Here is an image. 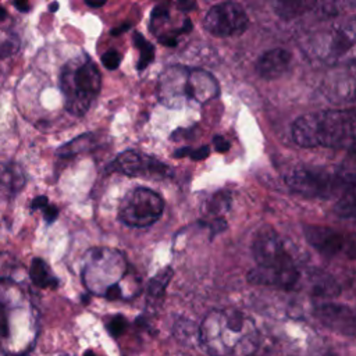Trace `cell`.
<instances>
[{"label": "cell", "instance_id": "603a6c76", "mask_svg": "<svg viewBox=\"0 0 356 356\" xmlns=\"http://www.w3.org/2000/svg\"><path fill=\"white\" fill-rule=\"evenodd\" d=\"M334 211L342 218L355 217V186L348 188L343 193L339 195Z\"/></svg>", "mask_w": 356, "mask_h": 356}, {"label": "cell", "instance_id": "7402d4cb", "mask_svg": "<svg viewBox=\"0 0 356 356\" xmlns=\"http://www.w3.org/2000/svg\"><path fill=\"white\" fill-rule=\"evenodd\" d=\"M132 42H134V46L140 53V58L138 61V70H143V68H146L154 60V47H153V44H150V42H147L138 32L134 33Z\"/></svg>", "mask_w": 356, "mask_h": 356}, {"label": "cell", "instance_id": "4316f807", "mask_svg": "<svg viewBox=\"0 0 356 356\" xmlns=\"http://www.w3.org/2000/svg\"><path fill=\"white\" fill-rule=\"evenodd\" d=\"M121 63V56L117 50H107L106 53H103L102 56V64L107 68V70H115L118 68Z\"/></svg>", "mask_w": 356, "mask_h": 356}, {"label": "cell", "instance_id": "30bf717a", "mask_svg": "<svg viewBox=\"0 0 356 356\" xmlns=\"http://www.w3.org/2000/svg\"><path fill=\"white\" fill-rule=\"evenodd\" d=\"M188 71L189 68L184 65H170L161 72L157 85V96L164 106L178 108L189 100L186 93Z\"/></svg>", "mask_w": 356, "mask_h": 356}, {"label": "cell", "instance_id": "1f68e13d", "mask_svg": "<svg viewBox=\"0 0 356 356\" xmlns=\"http://www.w3.org/2000/svg\"><path fill=\"white\" fill-rule=\"evenodd\" d=\"M47 203H49V199H47L44 195H40V196H36V197L32 200V203H31V209H32V210L43 209Z\"/></svg>", "mask_w": 356, "mask_h": 356}, {"label": "cell", "instance_id": "ffe728a7", "mask_svg": "<svg viewBox=\"0 0 356 356\" xmlns=\"http://www.w3.org/2000/svg\"><path fill=\"white\" fill-rule=\"evenodd\" d=\"M320 0H274L275 13L285 18H295L309 10H312Z\"/></svg>", "mask_w": 356, "mask_h": 356}, {"label": "cell", "instance_id": "6da1fadb", "mask_svg": "<svg viewBox=\"0 0 356 356\" xmlns=\"http://www.w3.org/2000/svg\"><path fill=\"white\" fill-rule=\"evenodd\" d=\"M197 334L209 356H252L259 343L254 321L232 307L209 312Z\"/></svg>", "mask_w": 356, "mask_h": 356}, {"label": "cell", "instance_id": "b9f144b4", "mask_svg": "<svg viewBox=\"0 0 356 356\" xmlns=\"http://www.w3.org/2000/svg\"><path fill=\"white\" fill-rule=\"evenodd\" d=\"M24 356H26V355H24Z\"/></svg>", "mask_w": 356, "mask_h": 356}, {"label": "cell", "instance_id": "5b68a950", "mask_svg": "<svg viewBox=\"0 0 356 356\" xmlns=\"http://www.w3.org/2000/svg\"><path fill=\"white\" fill-rule=\"evenodd\" d=\"M291 191L306 197L331 199L355 186V174L346 170H328L324 167L302 165L285 177Z\"/></svg>", "mask_w": 356, "mask_h": 356}, {"label": "cell", "instance_id": "f1b7e54d", "mask_svg": "<svg viewBox=\"0 0 356 356\" xmlns=\"http://www.w3.org/2000/svg\"><path fill=\"white\" fill-rule=\"evenodd\" d=\"M210 154V147L209 146H202V147H197V149H191V153L188 157H191L192 160H204L207 156Z\"/></svg>", "mask_w": 356, "mask_h": 356}, {"label": "cell", "instance_id": "8fae6325", "mask_svg": "<svg viewBox=\"0 0 356 356\" xmlns=\"http://www.w3.org/2000/svg\"><path fill=\"white\" fill-rule=\"evenodd\" d=\"M314 317L330 330L342 335L355 337L356 334V314L355 310L346 305L325 302L314 307Z\"/></svg>", "mask_w": 356, "mask_h": 356}, {"label": "cell", "instance_id": "d4e9b609", "mask_svg": "<svg viewBox=\"0 0 356 356\" xmlns=\"http://www.w3.org/2000/svg\"><path fill=\"white\" fill-rule=\"evenodd\" d=\"M128 321L124 316L121 314H114V316H108V318L106 320V328L108 331V334L114 338H118L127 328Z\"/></svg>", "mask_w": 356, "mask_h": 356}, {"label": "cell", "instance_id": "484cf974", "mask_svg": "<svg viewBox=\"0 0 356 356\" xmlns=\"http://www.w3.org/2000/svg\"><path fill=\"white\" fill-rule=\"evenodd\" d=\"M15 271V263L7 253H0V280L1 281H11L15 280L14 273Z\"/></svg>", "mask_w": 356, "mask_h": 356}, {"label": "cell", "instance_id": "7c38bea8", "mask_svg": "<svg viewBox=\"0 0 356 356\" xmlns=\"http://www.w3.org/2000/svg\"><path fill=\"white\" fill-rule=\"evenodd\" d=\"M303 232L309 245H312L323 256L332 257L345 248V236L330 227L306 225Z\"/></svg>", "mask_w": 356, "mask_h": 356}, {"label": "cell", "instance_id": "4fadbf2b", "mask_svg": "<svg viewBox=\"0 0 356 356\" xmlns=\"http://www.w3.org/2000/svg\"><path fill=\"white\" fill-rule=\"evenodd\" d=\"M186 93L189 100L203 104L220 95V85L209 71L202 68H191L188 71Z\"/></svg>", "mask_w": 356, "mask_h": 356}, {"label": "cell", "instance_id": "83f0119b", "mask_svg": "<svg viewBox=\"0 0 356 356\" xmlns=\"http://www.w3.org/2000/svg\"><path fill=\"white\" fill-rule=\"evenodd\" d=\"M8 335V317H7V307L6 303L0 300V337Z\"/></svg>", "mask_w": 356, "mask_h": 356}, {"label": "cell", "instance_id": "ab89813d", "mask_svg": "<svg viewBox=\"0 0 356 356\" xmlns=\"http://www.w3.org/2000/svg\"><path fill=\"white\" fill-rule=\"evenodd\" d=\"M6 10L3 7H0V21H4L6 19Z\"/></svg>", "mask_w": 356, "mask_h": 356}, {"label": "cell", "instance_id": "44dd1931", "mask_svg": "<svg viewBox=\"0 0 356 356\" xmlns=\"http://www.w3.org/2000/svg\"><path fill=\"white\" fill-rule=\"evenodd\" d=\"M92 145H93V136L90 134H85V135H81V136L72 139L71 142L65 143L64 146H61L57 150V154L61 157H70L76 153L89 150Z\"/></svg>", "mask_w": 356, "mask_h": 356}, {"label": "cell", "instance_id": "74e56055", "mask_svg": "<svg viewBox=\"0 0 356 356\" xmlns=\"http://www.w3.org/2000/svg\"><path fill=\"white\" fill-rule=\"evenodd\" d=\"M160 40V43H163V44H165V46H175L177 44V39L175 38H160L159 39Z\"/></svg>", "mask_w": 356, "mask_h": 356}, {"label": "cell", "instance_id": "9a60e30c", "mask_svg": "<svg viewBox=\"0 0 356 356\" xmlns=\"http://www.w3.org/2000/svg\"><path fill=\"white\" fill-rule=\"evenodd\" d=\"M306 285H307L310 295L316 296V298L331 299V298L338 296L341 292V288H339L338 282L335 281V278L321 270H312L307 274Z\"/></svg>", "mask_w": 356, "mask_h": 356}, {"label": "cell", "instance_id": "5bb4252c", "mask_svg": "<svg viewBox=\"0 0 356 356\" xmlns=\"http://www.w3.org/2000/svg\"><path fill=\"white\" fill-rule=\"evenodd\" d=\"M291 53L285 49L275 47L264 51L256 61V72L263 79L280 78L289 67Z\"/></svg>", "mask_w": 356, "mask_h": 356}, {"label": "cell", "instance_id": "836d02e7", "mask_svg": "<svg viewBox=\"0 0 356 356\" xmlns=\"http://www.w3.org/2000/svg\"><path fill=\"white\" fill-rule=\"evenodd\" d=\"M14 6L22 11V13H26L29 10V4H28V0H14Z\"/></svg>", "mask_w": 356, "mask_h": 356}, {"label": "cell", "instance_id": "4dcf8cb0", "mask_svg": "<svg viewBox=\"0 0 356 356\" xmlns=\"http://www.w3.org/2000/svg\"><path fill=\"white\" fill-rule=\"evenodd\" d=\"M43 216H44V220H46V222H53L56 218H57V216H58V209L56 207V206H53V204H46L44 207H43Z\"/></svg>", "mask_w": 356, "mask_h": 356}, {"label": "cell", "instance_id": "8992f818", "mask_svg": "<svg viewBox=\"0 0 356 356\" xmlns=\"http://www.w3.org/2000/svg\"><path fill=\"white\" fill-rule=\"evenodd\" d=\"M124 254L110 248L90 249L83 260L82 281L90 293L104 296L114 285H120L127 273Z\"/></svg>", "mask_w": 356, "mask_h": 356}, {"label": "cell", "instance_id": "cb8c5ba5", "mask_svg": "<svg viewBox=\"0 0 356 356\" xmlns=\"http://www.w3.org/2000/svg\"><path fill=\"white\" fill-rule=\"evenodd\" d=\"M172 268L164 267L161 271H159L147 284V293L150 296H161L168 285V282L172 278Z\"/></svg>", "mask_w": 356, "mask_h": 356}, {"label": "cell", "instance_id": "3957f363", "mask_svg": "<svg viewBox=\"0 0 356 356\" xmlns=\"http://www.w3.org/2000/svg\"><path fill=\"white\" fill-rule=\"evenodd\" d=\"M355 111L328 110L300 115L292 124V139L302 147H332L353 150Z\"/></svg>", "mask_w": 356, "mask_h": 356}, {"label": "cell", "instance_id": "ba28073f", "mask_svg": "<svg viewBox=\"0 0 356 356\" xmlns=\"http://www.w3.org/2000/svg\"><path fill=\"white\" fill-rule=\"evenodd\" d=\"M248 14L243 7L234 1H224L213 6L204 19V29L217 38L241 35L248 28Z\"/></svg>", "mask_w": 356, "mask_h": 356}, {"label": "cell", "instance_id": "d6986e66", "mask_svg": "<svg viewBox=\"0 0 356 356\" xmlns=\"http://www.w3.org/2000/svg\"><path fill=\"white\" fill-rule=\"evenodd\" d=\"M29 278L39 288H56L58 284V280L53 275L50 267L39 257H35L31 263Z\"/></svg>", "mask_w": 356, "mask_h": 356}, {"label": "cell", "instance_id": "ac0fdd59", "mask_svg": "<svg viewBox=\"0 0 356 356\" xmlns=\"http://www.w3.org/2000/svg\"><path fill=\"white\" fill-rule=\"evenodd\" d=\"M231 195L227 191H220L210 195L202 204V213L204 217L217 220L222 218L224 214L229 210Z\"/></svg>", "mask_w": 356, "mask_h": 356}, {"label": "cell", "instance_id": "e0dca14e", "mask_svg": "<svg viewBox=\"0 0 356 356\" xmlns=\"http://www.w3.org/2000/svg\"><path fill=\"white\" fill-rule=\"evenodd\" d=\"M353 44H355V22L350 21L345 26L334 32V36L328 46L330 56L334 60L338 57H342L349 50H352Z\"/></svg>", "mask_w": 356, "mask_h": 356}, {"label": "cell", "instance_id": "7a4b0ae2", "mask_svg": "<svg viewBox=\"0 0 356 356\" xmlns=\"http://www.w3.org/2000/svg\"><path fill=\"white\" fill-rule=\"evenodd\" d=\"M256 267L248 274V281L254 285H268L292 289L300 280V270L293 261L285 243L278 234L270 228H261L252 245Z\"/></svg>", "mask_w": 356, "mask_h": 356}, {"label": "cell", "instance_id": "f35d334b", "mask_svg": "<svg viewBox=\"0 0 356 356\" xmlns=\"http://www.w3.org/2000/svg\"><path fill=\"white\" fill-rule=\"evenodd\" d=\"M57 8H58V3H56V1H54V3H51V4L49 6V10H50L51 13L57 11Z\"/></svg>", "mask_w": 356, "mask_h": 356}, {"label": "cell", "instance_id": "9c48e42d", "mask_svg": "<svg viewBox=\"0 0 356 356\" xmlns=\"http://www.w3.org/2000/svg\"><path fill=\"white\" fill-rule=\"evenodd\" d=\"M110 168L129 177L149 179H164L171 175V168L167 164L136 150H125L120 153L110 164Z\"/></svg>", "mask_w": 356, "mask_h": 356}, {"label": "cell", "instance_id": "8d00e7d4", "mask_svg": "<svg viewBox=\"0 0 356 356\" xmlns=\"http://www.w3.org/2000/svg\"><path fill=\"white\" fill-rule=\"evenodd\" d=\"M189 153H191V147L185 146V147L178 149V150L174 153V157H186V156H189Z\"/></svg>", "mask_w": 356, "mask_h": 356}, {"label": "cell", "instance_id": "f546056e", "mask_svg": "<svg viewBox=\"0 0 356 356\" xmlns=\"http://www.w3.org/2000/svg\"><path fill=\"white\" fill-rule=\"evenodd\" d=\"M213 145H214V149L217 150V152H220V153H225V152H228L229 150V142L224 138V136H220V135H217V136H214L213 138Z\"/></svg>", "mask_w": 356, "mask_h": 356}, {"label": "cell", "instance_id": "52a82bcc", "mask_svg": "<svg viewBox=\"0 0 356 356\" xmlns=\"http://www.w3.org/2000/svg\"><path fill=\"white\" fill-rule=\"evenodd\" d=\"M163 210L164 200L161 196L149 188L139 186L124 196L118 216L125 225L145 228L156 222Z\"/></svg>", "mask_w": 356, "mask_h": 356}, {"label": "cell", "instance_id": "277c9868", "mask_svg": "<svg viewBox=\"0 0 356 356\" xmlns=\"http://www.w3.org/2000/svg\"><path fill=\"white\" fill-rule=\"evenodd\" d=\"M102 86L100 72L88 57H76L68 61L60 75V88L64 104L72 115H83L97 97Z\"/></svg>", "mask_w": 356, "mask_h": 356}, {"label": "cell", "instance_id": "e575fe53", "mask_svg": "<svg viewBox=\"0 0 356 356\" xmlns=\"http://www.w3.org/2000/svg\"><path fill=\"white\" fill-rule=\"evenodd\" d=\"M131 28V24L129 22H127V24H124V25H120L118 28H114V29H111V35H114V36H117V35H120V33H122V32H125V31H128Z\"/></svg>", "mask_w": 356, "mask_h": 356}, {"label": "cell", "instance_id": "2e32d148", "mask_svg": "<svg viewBox=\"0 0 356 356\" xmlns=\"http://www.w3.org/2000/svg\"><path fill=\"white\" fill-rule=\"evenodd\" d=\"M25 185V174L22 168L11 161L0 163V195L11 197L17 195Z\"/></svg>", "mask_w": 356, "mask_h": 356}, {"label": "cell", "instance_id": "d6a6232c", "mask_svg": "<svg viewBox=\"0 0 356 356\" xmlns=\"http://www.w3.org/2000/svg\"><path fill=\"white\" fill-rule=\"evenodd\" d=\"M168 17V10L165 7H156L152 13V19H160V18H167Z\"/></svg>", "mask_w": 356, "mask_h": 356}, {"label": "cell", "instance_id": "60d3db41", "mask_svg": "<svg viewBox=\"0 0 356 356\" xmlns=\"http://www.w3.org/2000/svg\"><path fill=\"white\" fill-rule=\"evenodd\" d=\"M83 356H96L92 350H88V352H85V355Z\"/></svg>", "mask_w": 356, "mask_h": 356}, {"label": "cell", "instance_id": "d590c367", "mask_svg": "<svg viewBox=\"0 0 356 356\" xmlns=\"http://www.w3.org/2000/svg\"><path fill=\"white\" fill-rule=\"evenodd\" d=\"M89 7H92V8H100V7H103L104 4H106V1L107 0H83Z\"/></svg>", "mask_w": 356, "mask_h": 356}]
</instances>
